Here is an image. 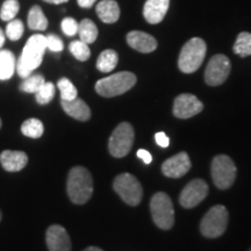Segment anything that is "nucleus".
Listing matches in <instances>:
<instances>
[{
	"label": "nucleus",
	"instance_id": "1",
	"mask_svg": "<svg viewBox=\"0 0 251 251\" xmlns=\"http://www.w3.org/2000/svg\"><path fill=\"white\" fill-rule=\"evenodd\" d=\"M46 49L47 41L45 35H41V34L31 35L28 39L17 64L19 76L23 78L30 76L31 72L39 68L42 63Z\"/></svg>",
	"mask_w": 251,
	"mask_h": 251
},
{
	"label": "nucleus",
	"instance_id": "2",
	"mask_svg": "<svg viewBox=\"0 0 251 251\" xmlns=\"http://www.w3.org/2000/svg\"><path fill=\"white\" fill-rule=\"evenodd\" d=\"M67 191L70 200L76 205L89 201L93 193V179L90 171L83 166L72 168L68 176Z\"/></svg>",
	"mask_w": 251,
	"mask_h": 251
},
{
	"label": "nucleus",
	"instance_id": "3",
	"mask_svg": "<svg viewBox=\"0 0 251 251\" xmlns=\"http://www.w3.org/2000/svg\"><path fill=\"white\" fill-rule=\"evenodd\" d=\"M135 84H136V76L131 72L122 71L97 81L96 91L101 97L113 98L133 89Z\"/></svg>",
	"mask_w": 251,
	"mask_h": 251
},
{
	"label": "nucleus",
	"instance_id": "4",
	"mask_svg": "<svg viewBox=\"0 0 251 251\" xmlns=\"http://www.w3.org/2000/svg\"><path fill=\"white\" fill-rule=\"evenodd\" d=\"M207 47L205 41L199 37H193L181 49L179 58H178V67L184 74H193L201 67L205 59Z\"/></svg>",
	"mask_w": 251,
	"mask_h": 251
},
{
	"label": "nucleus",
	"instance_id": "5",
	"mask_svg": "<svg viewBox=\"0 0 251 251\" xmlns=\"http://www.w3.org/2000/svg\"><path fill=\"white\" fill-rule=\"evenodd\" d=\"M150 211L152 220L158 228L169 230L175 224V209L170 197L164 192H158L151 198Z\"/></svg>",
	"mask_w": 251,
	"mask_h": 251
},
{
	"label": "nucleus",
	"instance_id": "6",
	"mask_svg": "<svg viewBox=\"0 0 251 251\" xmlns=\"http://www.w3.org/2000/svg\"><path fill=\"white\" fill-rule=\"evenodd\" d=\"M228 219V211L225 206L216 205L212 207L201 220L200 231L205 237H220L227 229Z\"/></svg>",
	"mask_w": 251,
	"mask_h": 251
},
{
	"label": "nucleus",
	"instance_id": "7",
	"mask_svg": "<svg viewBox=\"0 0 251 251\" xmlns=\"http://www.w3.org/2000/svg\"><path fill=\"white\" fill-rule=\"evenodd\" d=\"M113 188L126 203L137 206L142 200L143 190L140 181L130 174H121L114 179Z\"/></svg>",
	"mask_w": 251,
	"mask_h": 251
},
{
	"label": "nucleus",
	"instance_id": "8",
	"mask_svg": "<svg viewBox=\"0 0 251 251\" xmlns=\"http://www.w3.org/2000/svg\"><path fill=\"white\" fill-rule=\"evenodd\" d=\"M212 178L220 190H227L234 184L236 178V166L227 155L216 156L212 162Z\"/></svg>",
	"mask_w": 251,
	"mask_h": 251
},
{
	"label": "nucleus",
	"instance_id": "9",
	"mask_svg": "<svg viewBox=\"0 0 251 251\" xmlns=\"http://www.w3.org/2000/svg\"><path fill=\"white\" fill-rule=\"evenodd\" d=\"M134 143V129L130 124L122 122L109 137L108 149L113 157L121 158L128 155Z\"/></svg>",
	"mask_w": 251,
	"mask_h": 251
},
{
	"label": "nucleus",
	"instance_id": "10",
	"mask_svg": "<svg viewBox=\"0 0 251 251\" xmlns=\"http://www.w3.org/2000/svg\"><path fill=\"white\" fill-rule=\"evenodd\" d=\"M230 61L225 55H215L208 62L205 71V81L209 86H219L224 84L230 74Z\"/></svg>",
	"mask_w": 251,
	"mask_h": 251
},
{
	"label": "nucleus",
	"instance_id": "11",
	"mask_svg": "<svg viewBox=\"0 0 251 251\" xmlns=\"http://www.w3.org/2000/svg\"><path fill=\"white\" fill-rule=\"evenodd\" d=\"M208 194V186L202 179H194L190 181L179 196V202L184 208H193L199 205Z\"/></svg>",
	"mask_w": 251,
	"mask_h": 251
},
{
	"label": "nucleus",
	"instance_id": "12",
	"mask_svg": "<svg viewBox=\"0 0 251 251\" xmlns=\"http://www.w3.org/2000/svg\"><path fill=\"white\" fill-rule=\"evenodd\" d=\"M202 109V102L193 94L184 93L175 99L174 114L176 118L190 119L199 114Z\"/></svg>",
	"mask_w": 251,
	"mask_h": 251
},
{
	"label": "nucleus",
	"instance_id": "13",
	"mask_svg": "<svg viewBox=\"0 0 251 251\" xmlns=\"http://www.w3.org/2000/svg\"><path fill=\"white\" fill-rule=\"evenodd\" d=\"M46 242L49 251H71L70 236L59 225H52L47 229Z\"/></svg>",
	"mask_w": 251,
	"mask_h": 251
},
{
	"label": "nucleus",
	"instance_id": "14",
	"mask_svg": "<svg viewBox=\"0 0 251 251\" xmlns=\"http://www.w3.org/2000/svg\"><path fill=\"white\" fill-rule=\"evenodd\" d=\"M191 169L190 157L186 152H179L166 159L162 165V172L169 178H180Z\"/></svg>",
	"mask_w": 251,
	"mask_h": 251
},
{
	"label": "nucleus",
	"instance_id": "15",
	"mask_svg": "<svg viewBox=\"0 0 251 251\" xmlns=\"http://www.w3.org/2000/svg\"><path fill=\"white\" fill-rule=\"evenodd\" d=\"M170 0H147L143 7L144 19L151 25L162 23L168 13Z\"/></svg>",
	"mask_w": 251,
	"mask_h": 251
},
{
	"label": "nucleus",
	"instance_id": "16",
	"mask_svg": "<svg viewBox=\"0 0 251 251\" xmlns=\"http://www.w3.org/2000/svg\"><path fill=\"white\" fill-rule=\"evenodd\" d=\"M127 42L131 48L143 52V54L152 52L157 48V41L155 37L140 30H133L128 33Z\"/></svg>",
	"mask_w": 251,
	"mask_h": 251
},
{
	"label": "nucleus",
	"instance_id": "17",
	"mask_svg": "<svg viewBox=\"0 0 251 251\" xmlns=\"http://www.w3.org/2000/svg\"><path fill=\"white\" fill-rule=\"evenodd\" d=\"M0 163L8 172L23 170L28 163V156L20 150H4L0 153Z\"/></svg>",
	"mask_w": 251,
	"mask_h": 251
},
{
	"label": "nucleus",
	"instance_id": "18",
	"mask_svg": "<svg viewBox=\"0 0 251 251\" xmlns=\"http://www.w3.org/2000/svg\"><path fill=\"white\" fill-rule=\"evenodd\" d=\"M62 108L69 117L76 119L78 121H87L91 118V109L84 100L77 97L74 100H62Z\"/></svg>",
	"mask_w": 251,
	"mask_h": 251
},
{
	"label": "nucleus",
	"instance_id": "19",
	"mask_svg": "<svg viewBox=\"0 0 251 251\" xmlns=\"http://www.w3.org/2000/svg\"><path fill=\"white\" fill-rule=\"evenodd\" d=\"M97 14L105 24H114L120 18V7L115 0H101L96 7Z\"/></svg>",
	"mask_w": 251,
	"mask_h": 251
},
{
	"label": "nucleus",
	"instance_id": "20",
	"mask_svg": "<svg viewBox=\"0 0 251 251\" xmlns=\"http://www.w3.org/2000/svg\"><path fill=\"white\" fill-rule=\"evenodd\" d=\"M17 62L15 56L9 50H0V80H7L13 76Z\"/></svg>",
	"mask_w": 251,
	"mask_h": 251
},
{
	"label": "nucleus",
	"instance_id": "21",
	"mask_svg": "<svg viewBox=\"0 0 251 251\" xmlns=\"http://www.w3.org/2000/svg\"><path fill=\"white\" fill-rule=\"evenodd\" d=\"M119 61V56L118 52L114 51L112 49H107L103 50L101 54L99 55L98 59H97V69L99 71L105 72H111L115 69Z\"/></svg>",
	"mask_w": 251,
	"mask_h": 251
},
{
	"label": "nucleus",
	"instance_id": "22",
	"mask_svg": "<svg viewBox=\"0 0 251 251\" xmlns=\"http://www.w3.org/2000/svg\"><path fill=\"white\" fill-rule=\"evenodd\" d=\"M78 34H79L80 41H83L86 45H91L98 37V28L92 20L83 19L80 24H78Z\"/></svg>",
	"mask_w": 251,
	"mask_h": 251
},
{
	"label": "nucleus",
	"instance_id": "23",
	"mask_svg": "<svg viewBox=\"0 0 251 251\" xmlns=\"http://www.w3.org/2000/svg\"><path fill=\"white\" fill-rule=\"evenodd\" d=\"M28 27L33 30H46L48 27V20L39 5L33 6L28 13Z\"/></svg>",
	"mask_w": 251,
	"mask_h": 251
},
{
	"label": "nucleus",
	"instance_id": "24",
	"mask_svg": "<svg viewBox=\"0 0 251 251\" xmlns=\"http://www.w3.org/2000/svg\"><path fill=\"white\" fill-rule=\"evenodd\" d=\"M21 131L25 136L31 137V139H40L45 131V127H43L42 121L39 119H28L21 126Z\"/></svg>",
	"mask_w": 251,
	"mask_h": 251
},
{
	"label": "nucleus",
	"instance_id": "25",
	"mask_svg": "<svg viewBox=\"0 0 251 251\" xmlns=\"http://www.w3.org/2000/svg\"><path fill=\"white\" fill-rule=\"evenodd\" d=\"M234 52L241 57L251 56V34L243 31L237 36L234 45Z\"/></svg>",
	"mask_w": 251,
	"mask_h": 251
},
{
	"label": "nucleus",
	"instance_id": "26",
	"mask_svg": "<svg viewBox=\"0 0 251 251\" xmlns=\"http://www.w3.org/2000/svg\"><path fill=\"white\" fill-rule=\"evenodd\" d=\"M45 83V77L42 75H31V76L25 78L20 85V90L26 93H36Z\"/></svg>",
	"mask_w": 251,
	"mask_h": 251
},
{
	"label": "nucleus",
	"instance_id": "27",
	"mask_svg": "<svg viewBox=\"0 0 251 251\" xmlns=\"http://www.w3.org/2000/svg\"><path fill=\"white\" fill-rule=\"evenodd\" d=\"M71 54L75 56V58H77L78 61L85 62L90 58L91 56V50L89 48V45L84 43L83 41H74L69 46Z\"/></svg>",
	"mask_w": 251,
	"mask_h": 251
},
{
	"label": "nucleus",
	"instance_id": "28",
	"mask_svg": "<svg viewBox=\"0 0 251 251\" xmlns=\"http://www.w3.org/2000/svg\"><path fill=\"white\" fill-rule=\"evenodd\" d=\"M20 11V4L18 0H5L0 11V18L4 21H11L17 17Z\"/></svg>",
	"mask_w": 251,
	"mask_h": 251
},
{
	"label": "nucleus",
	"instance_id": "29",
	"mask_svg": "<svg viewBox=\"0 0 251 251\" xmlns=\"http://www.w3.org/2000/svg\"><path fill=\"white\" fill-rule=\"evenodd\" d=\"M36 94V101L40 105H47L54 99L55 97V85L50 81H46L40 90L35 93Z\"/></svg>",
	"mask_w": 251,
	"mask_h": 251
},
{
	"label": "nucleus",
	"instance_id": "30",
	"mask_svg": "<svg viewBox=\"0 0 251 251\" xmlns=\"http://www.w3.org/2000/svg\"><path fill=\"white\" fill-rule=\"evenodd\" d=\"M57 86L59 91H61V98L62 100H74L77 98L78 92L77 89L75 87L74 84L71 83V80H69L68 78H61L58 80Z\"/></svg>",
	"mask_w": 251,
	"mask_h": 251
},
{
	"label": "nucleus",
	"instance_id": "31",
	"mask_svg": "<svg viewBox=\"0 0 251 251\" xmlns=\"http://www.w3.org/2000/svg\"><path fill=\"white\" fill-rule=\"evenodd\" d=\"M25 27L24 24L21 20H18V19H13L11 20L6 27V35L11 41H18L21 39V36L24 35Z\"/></svg>",
	"mask_w": 251,
	"mask_h": 251
},
{
	"label": "nucleus",
	"instance_id": "32",
	"mask_svg": "<svg viewBox=\"0 0 251 251\" xmlns=\"http://www.w3.org/2000/svg\"><path fill=\"white\" fill-rule=\"evenodd\" d=\"M62 30L65 35L75 36L78 33V23L74 18H65L62 21Z\"/></svg>",
	"mask_w": 251,
	"mask_h": 251
},
{
	"label": "nucleus",
	"instance_id": "33",
	"mask_svg": "<svg viewBox=\"0 0 251 251\" xmlns=\"http://www.w3.org/2000/svg\"><path fill=\"white\" fill-rule=\"evenodd\" d=\"M47 41V48L54 52H59L64 49V45H63V41L59 39L57 35L55 34H49V35L46 36Z\"/></svg>",
	"mask_w": 251,
	"mask_h": 251
},
{
	"label": "nucleus",
	"instance_id": "34",
	"mask_svg": "<svg viewBox=\"0 0 251 251\" xmlns=\"http://www.w3.org/2000/svg\"><path fill=\"white\" fill-rule=\"evenodd\" d=\"M155 140L157 144H158L159 147H162V148H168L169 144H170V140H169V137L166 136L165 133H163V131H159V133H157L155 135Z\"/></svg>",
	"mask_w": 251,
	"mask_h": 251
},
{
	"label": "nucleus",
	"instance_id": "35",
	"mask_svg": "<svg viewBox=\"0 0 251 251\" xmlns=\"http://www.w3.org/2000/svg\"><path fill=\"white\" fill-rule=\"evenodd\" d=\"M137 157L142 159V161L146 163V164H150V163L152 162L151 153H150L149 151H147V150H144V149H140L139 151H137Z\"/></svg>",
	"mask_w": 251,
	"mask_h": 251
},
{
	"label": "nucleus",
	"instance_id": "36",
	"mask_svg": "<svg viewBox=\"0 0 251 251\" xmlns=\"http://www.w3.org/2000/svg\"><path fill=\"white\" fill-rule=\"evenodd\" d=\"M96 1L97 0H77L78 5H79L81 8H91L94 4H96Z\"/></svg>",
	"mask_w": 251,
	"mask_h": 251
},
{
	"label": "nucleus",
	"instance_id": "37",
	"mask_svg": "<svg viewBox=\"0 0 251 251\" xmlns=\"http://www.w3.org/2000/svg\"><path fill=\"white\" fill-rule=\"evenodd\" d=\"M43 1L48 2V4H52V5H59V4H64V2H68L69 0H43Z\"/></svg>",
	"mask_w": 251,
	"mask_h": 251
},
{
	"label": "nucleus",
	"instance_id": "38",
	"mask_svg": "<svg viewBox=\"0 0 251 251\" xmlns=\"http://www.w3.org/2000/svg\"><path fill=\"white\" fill-rule=\"evenodd\" d=\"M5 43V35H4V31L1 30V28H0V48H1L2 46H4Z\"/></svg>",
	"mask_w": 251,
	"mask_h": 251
},
{
	"label": "nucleus",
	"instance_id": "39",
	"mask_svg": "<svg viewBox=\"0 0 251 251\" xmlns=\"http://www.w3.org/2000/svg\"><path fill=\"white\" fill-rule=\"evenodd\" d=\"M84 251H103V250H101L98 247H89V248H86Z\"/></svg>",
	"mask_w": 251,
	"mask_h": 251
},
{
	"label": "nucleus",
	"instance_id": "40",
	"mask_svg": "<svg viewBox=\"0 0 251 251\" xmlns=\"http://www.w3.org/2000/svg\"><path fill=\"white\" fill-rule=\"evenodd\" d=\"M1 126H2V122H1V119H0V128H1Z\"/></svg>",
	"mask_w": 251,
	"mask_h": 251
},
{
	"label": "nucleus",
	"instance_id": "41",
	"mask_svg": "<svg viewBox=\"0 0 251 251\" xmlns=\"http://www.w3.org/2000/svg\"><path fill=\"white\" fill-rule=\"evenodd\" d=\"M1 218H2V216H1V211H0V221H1Z\"/></svg>",
	"mask_w": 251,
	"mask_h": 251
},
{
	"label": "nucleus",
	"instance_id": "42",
	"mask_svg": "<svg viewBox=\"0 0 251 251\" xmlns=\"http://www.w3.org/2000/svg\"><path fill=\"white\" fill-rule=\"evenodd\" d=\"M250 251H251V250H250Z\"/></svg>",
	"mask_w": 251,
	"mask_h": 251
}]
</instances>
